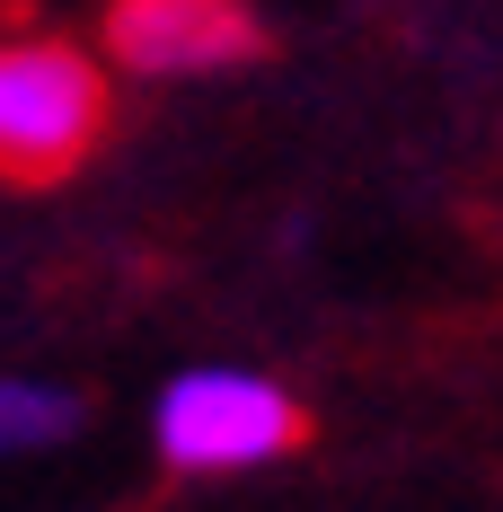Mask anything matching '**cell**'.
<instances>
[{
    "mask_svg": "<svg viewBox=\"0 0 503 512\" xmlns=\"http://www.w3.org/2000/svg\"><path fill=\"white\" fill-rule=\"evenodd\" d=\"M106 62L71 36H0V177L53 186L106 142Z\"/></svg>",
    "mask_w": 503,
    "mask_h": 512,
    "instance_id": "1",
    "label": "cell"
},
{
    "mask_svg": "<svg viewBox=\"0 0 503 512\" xmlns=\"http://www.w3.org/2000/svg\"><path fill=\"white\" fill-rule=\"evenodd\" d=\"M159 460L186 477H230V468H265L301 451V398L265 371H177L159 389Z\"/></svg>",
    "mask_w": 503,
    "mask_h": 512,
    "instance_id": "2",
    "label": "cell"
},
{
    "mask_svg": "<svg viewBox=\"0 0 503 512\" xmlns=\"http://www.w3.org/2000/svg\"><path fill=\"white\" fill-rule=\"evenodd\" d=\"M98 36L142 80H212L265 53V18L248 0H106Z\"/></svg>",
    "mask_w": 503,
    "mask_h": 512,
    "instance_id": "3",
    "label": "cell"
},
{
    "mask_svg": "<svg viewBox=\"0 0 503 512\" xmlns=\"http://www.w3.org/2000/svg\"><path fill=\"white\" fill-rule=\"evenodd\" d=\"M80 433V398L71 389H45V380H0V460L18 451H53Z\"/></svg>",
    "mask_w": 503,
    "mask_h": 512,
    "instance_id": "4",
    "label": "cell"
}]
</instances>
